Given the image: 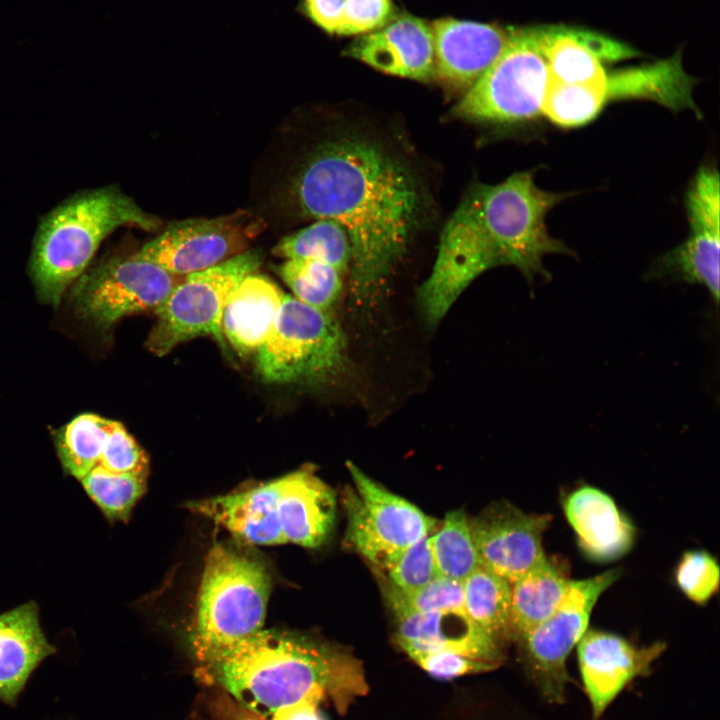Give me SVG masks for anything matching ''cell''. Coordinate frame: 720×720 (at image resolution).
Segmentation results:
<instances>
[{
    "label": "cell",
    "instance_id": "cell-1",
    "mask_svg": "<svg viewBox=\"0 0 720 720\" xmlns=\"http://www.w3.org/2000/svg\"><path fill=\"white\" fill-rule=\"evenodd\" d=\"M294 193L305 216L343 228L351 248V303L362 312L375 309L428 212L416 171L380 141L344 132L313 150Z\"/></svg>",
    "mask_w": 720,
    "mask_h": 720
},
{
    "label": "cell",
    "instance_id": "cell-2",
    "mask_svg": "<svg viewBox=\"0 0 720 720\" xmlns=\"http://www.w3.org/2000/svg\"><path fill=\"white\" fill-rule=\"evenodd\" d=\"M198 665L201 676L264 720L293 705L321 703L328 698L345 709L367 689L361 665L354 657L263 629Z\"/></svg>",
    "mask_w": 720,
    "mask_h": 720
},
{
    "label": "cell",
    "instance_id": "cell-3",
    "mask_svg": "<svg viewBox=\"0 0 720 720\" xmlns=\"http://www.w3.org/2000/svg\"><path fill=\"white\" fill-rule=\"evenodd\" d=\"M160 220L115 186L78 192L40 219L29 261L36 294L57 306L117 228L156 229Z\"/></svg>",
    "mask_w": 720,
    "mask_h": 720
},
{
    "label": "cell",
    "instance_id": "cell-4",
    "mask_svg": "<svg viewBox=\"0 0 720 720\" xmlns=\"http://www.w3.org/2000/svg\"><path fill=\"white\" fill-rule=\"evenodd\" d=\"M271 577L256 557L216 543L207 553L190 631L200 662L262 630Z\"/></svg>",
    "mask_w": 720,
    "mask_h": 720
},
{
    "label": "cell",
    "instance_id": "cell-5",
    "mask_svg": "<svg viewBox=\"0 0 720 720\" xmlns=\"http://www.w3.org/2000/svg\"><path fill=\"white\" fill-rule=\"evenodd\" d=\"M255 360L257 373L266 383L327 385L345 371L346 337L329 311L285 294Z\"/></svg>",
    "mask_w": 720,
    "mask_h": 720
},
{
    "label": "cell",
    "instance_id": "cell-6",
    "mask_svg": "<svg viewBox=\"0 0 720 720\" xmlns=\"http://www.w3.org/2000/svg\"><path fill=\"white\" fill-rule=\"evenodd\" d=\"M548 82L542 27L513 30L503 52L450 114L479 123L526 122L542 113Z\"/></svg>",
    "mask_w": 720,
    "mask_h": 720
},
{
    "label": "cell",
    "instance_id": "cell-7",
    "mask_svg": "<svg viewBox=\"0 0 720 720\" xmlns=\"http://www.w3.org/2000/svg\"><path fill=\"white\" fill-rule=\"evenodd\" d=\"M262 263L257 250H246L210 268L184 276L155 309L157 321L146 341L157 356L199 336L214 337L225 348L221 317L234 288Z\"/></svg>",
    "mask_w": 720,
    "mask_h": 720
},
{
    "label": "cell",
    "instance_id": "cell-8",
    "mask_svg": "<svg viewBox=\"0 0 720 720\" xmlns=\"http://www.w3.org/2000/svg\"><path fill=\"white\" fill-rule=\"evenodd\" d=\"M354 489L345 488L346 539L376 568L386 570L409 546L430 535L436 521L390 492L354 463H346Z\"/></svg>",
    "mask_w": 720,
    "mask_h": 720
},
{
    "label": "cell",
    "instance_id": "cell-9",
    "mask_svg": "<svg viewBox=\"0 0 720 720\" xmlns=\"http://www.w3.org/2000/svg\"><path fill=\"white\" fill-rule=\"evenodd\" d=\"M183 278L134 254L110 256L73 283L70 302L82 320L105 330L125 316L155 311Z\"/></svg>",
    "mask_w": 720,
    "mask_h": 720
},
{
    "label": "cell",
    "instance_id": "cell-10",
    "mask_svg": "<svg viewBox=\"0 0 720 720\" xmlns=\"http://www.w3.org/2000/svg\"><path fill=\"white\" fill-rule=\"evenodd\" d=\"M621 575L619 569L582 580H571L556 611L519 638L531 676L550 702H561L568 682L566 660L588 629L593 608L601 594Z\"/></svg>",
    "mask_w": 720,
    "mask_h": 720
},
{
    "label": "cell",
    "instance_id": "cell-11",
    "mask_svg": "<svg viewBox=\"0 0 720 720\" xmlns=\"http://www.w3.org/2000/svg\"><path fill=\"white\" fill-rule=\"evenodd\" d=\"M551 516L526 513L506 502L469 519L482 566L510 584L546 559L543 534Z\"/></svg>",
    "mask_w": 720,
    "mask_h": 720
},
{
    "label": "cell",
    "instance_id": "cell-12",
    "mask_svg": "<svg viewBox=\"0 0 720 720\" xmlns=\"http://www.w3.org/2000/svg\"><path fill=\"white\" fill-rule=\"evenodd\" d=\"M245 247L240 228L226 219H187L170 224L133 254L186 276L240 254Z\"/></svg>",
    "mask_w": 720,
    "mask_h": 720
},
{
    "label": "cell",
    "instance_id": "cell-13",
    "mask_svg": "<svg viewBox=\"0 0 720 720\" xmlns=\"http://www.w3.org/2000/svg\"><path fill=\"white\" fill-rule=\"evenodd\" d=\"M664 650L663 642L638 648L619 635L587 629L577 644V654L593 720L602 716L629 682L648 673Z\"/></svg>",
    "mask_w": 720,
    "mask_h": 720
},
{
    "label": "cell",
    "instance_id": "cell-14",
    "mask_svg": "<svg viewBox=\"0 0 720 720\" xmlns=\"http://www.w3.org/2000/svg\"><path fill=\"white\" fill-rule=\"evenodd\" d=\"M431 29L435 77L465 91L496 61L513 33V29L454 18L438 19Z\"/></svg>",
    "mask_w": 720,
    "mask_h": 720
},
{
    "label": "cell",
    "instance_id": "cell-15",
    "mask_svg": "<svg viewBox=\"0 0 720 720\" xmlns=\"http://www.w3.org/2000/svg\"><path fill=\"white\" fill-rule=\"evenodd\" d=\"M394 614L396 641L411 659L447 652L476 658L495 668L503 662L498 640L475 624L465 611H395Z\"/></svg>",
    "mask_w": 720,
    "mask_h": 720
},
{
    "label": "cell",
    "instance_id": "cell-16",
    "mask_svg": "<svg viewBox=\"0 0 720 720\" xmlns=\"http://www.w3.org/2000/svg\"><path fill=\"white\" fill-rule=\"evenodd\" d=\"M348 54L381 72L428 81L435 78L431 25L412 15L389 20L355 41Z\"/></svg>",
    "mask_w": 720,
    "mask_h": 720
},
{
    "label": "cell",
    "instance_id": "cell-17",
    "mask_svg": "<svg viewBox=\"0 0 720 720\" xmlns=\"http://www.w3.org/2000/svg\"><path fill=\"white\" fill-rule=\"evenodd\" d=\"M562 507L588 559L606 563L631 550L635 528L607 493L583 485L564 497Z\"/></svg>",
    "mask_w": 720,
    "mask_h": 720
},
{
    "label": "cell",
    "instance_id": "cell-18",
    "mask_svg": "<svg viewBox=\"0 0 720 720\" xmlns=\"http://www.w3.org/2000/svg\"><path fill=\"white\" fill-rule=\"evenodd\" d=\"M56 651L41 627L35 601L1 613L0 701L15 706L30 676Z\"/></svg>",
    "mask_w": 720,
    "mask_h": 720
},
{
    "label": "cell",
    "instance_id": "cell-19",
    "mask_svg": "<svg viewBox=\"0 0 720 720\" xmlns=\"http://www.w3.org/2000/svg\"><path fill=\"white\" fill-rule=\"evenodd\" d=\"M278 483V517L285 543L318 547L334 526L333 490L305 468L278 478Z\"/></svg>",
    "mask_w": 720,
    "mask_h": 720
},
{
    "label": "cell",
    "instance_id": "cell-20",
    "mask_svg": "<svg viewBox=\"0 0 720 720\" xmlns=\"http://www.w3.org/2000/svg\"><path fill=\"white\" fill-rule=\"evenodd\" d=\"M278 479L236 493L193 501L186 506L257 545L284 544L278 517Z\"/></svg>",
    "mask_w": 720,
    "mask_h": 720
},
{
    "label": "cell",
    "instance_id": "cell-21",
    "mask_svg": "<svg viewBox=\"0 0 720 720\" xmlns=\"http://www.w3.org/2000/svg\"><path fill=\"white\" fill-rule=\"evenodd\" d=\"M285 293L267 276H246L229 295L221 329L240 356L251 355L270 334Z\"/></svg>",
    "mask_w": 720,
    "mask_h": 720
},
{
    "label": "cell",
    "instance_id": "cell-22",
    "mask_svg": "<svg viewBox=\"0 0 720 720\" xmlns=\"http://www.w3.org/2000/svg\"><path fill=\"white\" fill-rule=\"evenodd\" d=\"M694 79L682 69L679 56L652 65L615 71L606 75L607 102L626 98L654 100L674 111H700L692 99Z\"/></svg>",
    "mask_w": 720,
    "mask_h": 720
},
{
    "label": "cell",
    "instance_id": "cell-23",
    "mask_svg": "<svg viewBox=\"0 0 720 720\" xmlns=\"http://www.w3.org/2000/svg\"><path fill=\"white\" fill-rule=\"evenodd\" d=\"M571 580L547 559L511 584V630L518 639L539 626L559 607Z\"/></svg>",
    "mask_w": 720,
    "mask_h": 720
},
{
    "label": "cell",
    "instance_id": "cell-24",
    "mask_svg": "<svg viewBox=\"0 0 720 720\" xmlns=\"http://www.w3.org/2000/svg\"><path fill=\"white\" fill-rule=\"evenodd\" d=\"M720 236L710 232H690L678 247L663 255L654 265L652 277L671 276L704 286L715 304L719 302Z\"/></svg>",
    "mask_w": 720,
    "mask_h": 720
},
{
    "label": "cell",
    "instance_id": "cell-25",
    "mask_svg": "<svg viewBox=\"0 0 720 720\" xmlns=\"http://www.w3.org/2000/svg\"><path fill=\"white\" fill-rule=\"evenodd\" d=\"M462 583L467 616L497 640L512 634L511 584L484 566L473 571Z\"/></svg>",
    "mask_w": 720,
    "mask_h": 720
},
{
    "label": "cell",
    "instance_id": "cell-26",
    "mask_svg": "<svg viewBox=\"0 0 720 720\" xmlns=\"http://www.w3.org/2000/svg\"><path fill=\"white\" fill-rule=\"evenodd\" d=\"M115 422L84 413L55 432L56 453L65 474L80 481L98 465Z\"/></svg>",
    "mask_w": 720,
    "mask_h": 720
},
{
    "label": "cell",
    "instance_id": "cell-27",
    "mask_svg": "<svg viewBox=\"0 0 720 720\" xmlns=\"http://www.w3.org/2000/svg\"><path fill=\"white\" fill-rule=\"evenodd\" d=\"M549 78L566 84L605 87L606 73L600 61L562 26L542 27Z\"/></svg>",
    "mask_w": 720,
    "mask_h": 720
},
{
    "label": "cell",
    "instance_id": "cell-28",
    "mask_svg": "<svg viewBox=\"0 0 720 720\" xmlns=\"http://www.w3.org/2000/svg\"><path fill=\"white\" fill-rule=\"evenodd\" d=\"M429 544L440 576L463 581L482 566L469 519L463 511L447 514L440 529L429 535Z\"/></svg>",
    "mask_w": 720,
    "mask_h": 720
},
{
    "label": "cell",
    "instance_id": "cell-29",
    "mask_svg": "<svg viewBox=\"0 0 720 720\" xmlns=\"http://www.w3.org/2000/svg\"><path fill=\"white\" fill-rule=\"evenodd\" d=\"M279 275L297 300L329 311L342 293L346 273L320 259L289 258L279 267Z\"/></svg>",
    "mask_w": 720,
    "mask_h": 720
},
{
    "label": "cell",
    "instance_id": "cell-30",
    "mask_svg": "<svg viewBox=\"0 0 720 720\" xmlns=\"http://www.w3.org/2000/svg\"><path fill=\"white\" fill-rule=\"evenodd\" d=\"M273 253L285 259H320L346 274L351 262V248L345 231L339 224L327 219L316 220L284 237L274 247Z\"/></svg>",
    "mask_w": 720,
    "mask_h": 720
},
{
    "label": "cell",
    "instance_id": "cell-31",
    "mask_svg": "<svg viewBox=\"0 0 720 720\" xmlns=\"http://www.w3.org/2000/svg\"><path fill=\"white\" fill-rule=\"evenodd\" d=\"M148 473H113L99 466L79 482L110 522H126L146 491Z\"/></svg>",
    "mask_w": 720,
    "mask_h": 720
},
{
    "label": "cell",
    "instance_id": "cell-32",
    "mask_svg": "<svg viewBox=\"0 0 720 720\" xmlns=\"http://www.w3.org/2000/svg\"><path fill=\"white\" fill-rule=\"evenodd\" d=\"M606 102L605 87L566 84L549 78L542 113L558 126L578 127L593 120Z\"/></svg>",
    "mask_w": 720,
    "mask_h": 720
},
{
    "label": "cell",
    "instance_id": "cell-33",
    "mask_svg": "<svg viewBox=\"0 0 720 720\" xmlns=\"http://www.w3.org/2000/svg\"><path fill=\"white\" fill-rule=\"evenodd\" d=\"M387 592L393 612L464 611L462 581L440 575L409 594L401 593L392 586Z\"/></svg>",
    "mask_w": 720,
    "mask_h": 720
},
{
    "label": "cell",
    "instance_id": "cell-34",
    "mask_svg": "<svg viewBox=\"0 0 720 720\" xmlns=\"http://www.w3.org/2000/svg\"><path fill=\"white\" fill-rule=\"evenodd\" d=\"M716 168L698 170L686 196L687 217L693 232H719L720 190Z\"/></svg>",
    "mask_w": 720,
    "mask_h": 720
},
{
    "label": "cell",
    "instance_id": "cell-35",
    "mask_svg": "<svg viewBox=\"0 0 720 720\" xmlns=\"http://www.w3.org/2000/svg\"><path fill=\"white\" fill-rule=\"evenodd\" d=\"M675 581L689 600L704 605L719 588L718 562L707 551H686L676 567Z\"/></svg>",
    "mask_w": 720,
    "mask_h": 720
},
{
    "label": "cell",
    "instance_id": "cell-36",
    "mask_svg": "<svg viewBox=\"0 0 720 720\" xmlns=\"http://www.w3.org/2000/svg\"><path fill=\"white\" fill-rule=\"evenodd\" d=\"M390 586L401 593H412L438 576L432 556L429 535L407 549L387 569Z\"/></svg>",
    "mask_w": 720,
    "mask_h": 720
},
{
    "label": "cell",
    "instance_id": "cell-37",
    "mask_svg": "<svg viewBox=\"0 0 720 720\" xmlns=\"http://www.w3.org/2000/svg\"><path fill=\"white\" fill-rule=\"evenodd\" d=\"M97 466L113 473H148V458L125 427L116 421Z\"/></svg>",
    "mask_w": 720,
    "mask_h": 720
},
{
    "label": "cell",
    "instance_id": "cell-38",
    "mask_svg": "<svg viewBox=\"0 0 720 720\" xmlns=\"http://www.w3.org/2000/svg\"><path fill=\"white\" fill-rule=\"evenodd\" d=\"M391 13L392 0H345L337 34L373 32L390 20Z\"/></svg>",
    "mask_w": 720,
    "mask_h": 720
},
{
    "label": "cell",
    "instance_id": "cell-39",
    "mask_svg": "<svg viewBox=\"0 0 720 720\" xmlns=\"http://www.w3.org/2000/svg\"><path fill=\"white\" fill-rule=\"evenodd\" d=\"M412 660L425 672L437 679H452L466 674L496 669L493 665L462 654L434 653L419 655Z\"/></svg>",
    "mask_w": 720,
    "mask_h": 720
},
{
    "label": "cell",
    "instance_id": "cell-40",
    "mask_svg": "<svg viewBox=\"0 0 720 720\" xmlns=\"http://www.w3.org/2000/svg\"><path fill=\"white\" fill-rule=\"evenodd\" d=\"M563 30L568 36L593 54L599 61H619L634 57L638 54V52L633 50L631 47L592 31L568 27H563Z\"/></svg>",
    "mask_w": 720,
    "mask_h": 720
},
{
    "label": "cell",
    "instance_id": "cell-41",
    "mask_svg": "<svg viewBox=\"0 0 720 720\" xmlns=\"http://www.w3.org/2000/svg\"><path fill=\"white\" fill-rule=\"evenodd\" d=\"M345 0H306L310 18L329 33H338Z\"/></svg>",
    "mask_w": 720,
    "mask_h": 720
},
{
    "label": "cell",
    "instance_id": "cell-42",
    "mask_svg": "<svg viewBox=\"0 0 720 720\" xmlns=\"http://www.w3.org/2000/svg\"><path fill=\"white\" fill-rule=\"evenodd\" d=\"M320 702L306 701L275 712L266 720H327Z\"/></svg>",
    "mask_w": 720,
    "mask_h": 720
}]
</instances>
